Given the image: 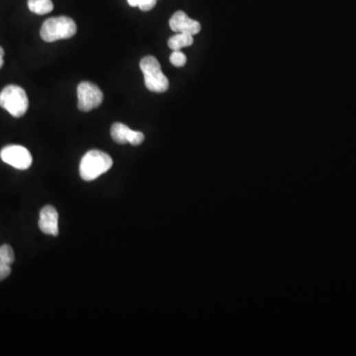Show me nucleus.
I'll use <instances>...</instances> for the list:
<instances>
[{"label": "nucleus", "mask_w": 356, "mask_h": 356, "mask_svg": "<svg viewBox=\"0 0 356 356\" xmlns=\"http://www.w3.org/2000/svg\"><path fill=\"white\" fill-rule=\"evenodd\" d=\"M14 252L10 245H3L0 247V261L1 263L11 265L14 263Z\"/></svg>", "instance_id": "12"}, {"label": "nucleus", "mask_w": 356, "mask_h": 356, "mask_svg": "<svg viewBox=\"0 0 356 356\" xmlns=\"http://www.w3.org/2000/svg\"><path fill=\"white\" fill-rule=\"evenodd\" d=\"M132 8H139L142 11H150L155 8L157 0H127Z\"/></svg>", "instance_id": "13"}, {"label": "nucleus", "mask_w": 356, "mask_h": 356, "mask_svg": "<svg viewBox=\"0 0 356 356\" xmlns=\"http://www.w3.org/2000/svg\"><path fill=\"white\" fill-rule=\"evenodd\" d=\"M170 27L173 32L189 34L192 36L201 31V25L199 22L187 16L183 11H177L173 15L170 20Z\"/></svg>", "instance_id": "8"}, {"label": "nucleus", "mask_w": 356, "mask_h": 356, "mask_svg": "<svg viewBox=\"0 0 356 356\" xmlns=\"http://www.w3.org/2000/svg\"><path fill=\"white\" fill-rule=\"evenodd\" d=\"M140 67L145 78V85L150 91L155 93L166 92L170 87L168 78L162 73L159 60L152 56H146L140 62Z\"/></svg>", "instance_id": "3"}, {"label": "nucleus", "mask_w": 356, "mask_h": 356, "mask_svg": "<svg viewBox=\"0 0 356 356\" xmlns=\"http://www.w3.org/2000/svg\"><path fill=\"white\" fill-rule=\"evenodd\" d=\"M111 137L117 144L129 143L133 146H139L145 140L143 133L131 130L128 126L122 123H115L111 127Z\"/></svg>", "instance_id": "7"}, {"label": "nucleus", "mask_w": 356, "mask_h": 356, "mask_svg": "<svg viewBox=\"0 0 356 356\" xmlns=\"http://www.w3.org/2000/svg\"><path fill=\"white\" fill-rule=\"evenodd\" d=\"M76 33V24L67 16L49 18L41 28V38L45 42L52 43L58 40L69 39Z\"/></svg>", "instance_id": "2"}, {"label": "nucleus", "mask_w": 356, "mask_h": 356, "mask_svg": "<svg viewBox=\"0 0 356 356\" xmlns=\"http://www.w3.org/2000/svg\"><path fill=\"white\" fill-rule=\"evenodd\" d=\"M0 107L5 109L15 118L24 116L29 107L26 92L17 85H8L0 92Z\"/></svg>", "instance_id": "4"}, {"label": "nucleus", "mask_w": 356, "mask_h": 356, "mask_svg": "<svg viewBox=\"0 0 356 356\" xmlns=\"http://www.w3.org/2000/svg\"><path fill=\"white\" fill-rule=\"evenodd\" d=\"M78 107L80 111L89 112L99 107L103 101V93L98 85L83 81L78 87Z\"/></svg>", "instance_id": "5"}, {"label": "nucleus", "mask_w": 356, "mask_h": 356, "mask_svg": "<svg viewBox=\"0 0 356 356\" xmlns=\"http://www.w3.org/2000/svg\"><path fill=\"white\" fill-rule=\"evenodd\" d=\"M28 8L35 14L45 15L53 10L54 4L52 0H28Z\"/></svg>", "instance_id": "11"}, {"label": "nucleus", "mask_w": 356, "mask_h": 356, "mask_svg": "<svg viewBox=\"0 0 356 356\" xmlns=\"http://www.w3.org/2000/svg\"><path fill=\"white\" fill-rule=\"evenodd\" d=\"M11 274L10 265H6V263H1L0 261V281L3 279L8 278Z\"/></svg>", "instance_id": "15"}, {"label": "nucleus", "mask_w": 356, "mask_h": 356, "mask_svg": "<svg viewBox=\"0 0 356 356\" xmlns=\"http://www.w3.org/2000/svg\"><path fill=\"white\" fill-rule=\"evenodd\" d=\"M2 161L17 170H28L32 166L33 159L30 152L22 146L11 145L2 148L0 152Z\"/></svg>", "instance_id": "6"}, {"label": "nucleus", "mask_w": 356, "mask_h": 356, "mask_svg": "<svg viewBox=\"0 0 356 356\" xmlns=\"http://www.w3.org/2000/svg\"><path fill=\"white\" fill-rule=\"evenodd\" d=\"M113 166V161L109 155L101 151H89L83 155L80 162V175L85 181H92L107 173Z\"/></svg>", "instance_id": "1"}, {"label": "nucleus", "mask_w": 356, "mask_h": 356, "mask_svg": "<svg viewBox=\"0 0 356 356\" xmlns=\"http://www.w3.org/2000/svg\"><path fill=\"white\" fill-rule=\"evenodd\" d=\"M39 227L46 235H58V214L53 206H45L41 210Z\"/></svg>", "instance_id": "9"}, {"label": "nucleus", "mask_w": 356, "mask_h": 356, "mask_svg": "<svg viewBox=\"0 0 356 356\" xmlns=\"http://www.w3.org/2000/svg\"><path fill=\"white\" fill-rule=\"evenodd\" d=\"M3 57H4V51H3V49H2L1 47H0V69H1L2 65H3V64H4Z\"/></svg>", "instance_id": "16"}, {"label": "nucleus", "mask_w": 356, "mask_h": 356, "mask_svg": "<svg viewBox=\"0 0 356 356\" xmlns=\"http://www.w3.org/2000/svg\"><path fill=\"white\" fill-rule=\"evenodd\" d=\"M170 63L175 67H184L187 62L186 56L181 51H173L170 55Z\"/></svg>", "instance_id": "14"}, {"label": "nucleus", "mask_w": 356, "mask_h": 356, "mask_svg": "<svg viewBox=\"0 0 356 356\" xmlns=\"http://www.w3.org/2000/svg\"><path fill=\"white\" fill-rule=\"evenodd\" d=\"M193 44V36L189 34L177 33L168 40V47L173 51H180L182 48L191 46Z\"/></svg>", "instance_id": "10"}]
</instances>
